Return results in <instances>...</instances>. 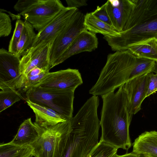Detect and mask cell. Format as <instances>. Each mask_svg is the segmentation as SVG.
<instances>
[{
	"mask_svg": "<svg viewBox=\"0 0 157 157\" xmlns=\"http://www.w3.org/2000/svg\"><path fill=\"white\" fill-rule=\"evenodd\" d=\"M12 29L11 20L9 15L3 12H0V37L9 36Z\"/></svg>",
	"mask_w": 157,
	"mask_h": 157,
	"instance_id": "484cf974",
	"label": "cell"
},
{
	"mask_svg": "<svg viewBox=\"0 0 157 157\" xmlns=\"http://www.w3.org/2000/svg\"><path fill=\"white\" fill-rule=\"evenodd\" d=\"M127 30L117 36H104L112 50L128 49L149 38H157V0H134Z\"/></svg>",
	"mask_w": 157,
	"mask_h": 157,
	"instance_id": "277c9868",
	"label": "cell"
},
{
	"mask_svg": "<svg viewBox=\"0 0 157 157\" xmlns=\"http://www.w3.org/2000/svg\"><path fill=\"white\" fill-rule=\"evenodd\" d=\"M24 25V21L21 19L17 20L16 22L15 28L13 35L10 42L8 51L16 54L18 44L20 40Z\"/></svg>",
	"mask_w": 157,
	"mask_h": 157,
	"instance_id": "d4e9b609",
	"label": "cell"
},
{
	"mask_svg": "<svg viewBox=\"0 0 157 157\" xmlns=\"http://www.w3.org/2000/svg\"></svg>",
	"mask_w": 157,
	"mask_h": 157,
	"instance_id": "d590c367",
	"label": "cell"
},
{
	"mask_svg": "<svg viewBox=\"0 0 157 157\" xmlns=\"http://www.w3.org/2000/svg\"><path fill=\"white\" fill-rule=\"evenodd\" d=\"M139 157H153L152 155L147 154H143L139 155Z\"/></svg>",
	"mask_w": 157,
	"mask_h": 157,
	"instance_id": "d6a6232c",
	"label": "cell"
},
{
	"mask_svg": "<svg viewBox=\"0 0 157 157\" xmlns=\"http://www.w3.org/2000/svg\"><path fill=\"white\" fill-rule=\"evenodd\" d=\"M132 152L138 155L147 154L157 156V131H145L136 139Z\"/></svg>",
	"mask_w": 157,
	"mask_h": 157,
	"instance_id": "e0dca14e",
	"label": "cell"
},
{
	"mask_svg": "<svg viewBox=\"0 0 157 157\" xmlns=\"http://www.w3.org/2000/svg\"><path fill=\"white\" fill-rule=\"evenodd\" d=\"M99 101L89 98L70 120L71 129L61 157H86L98 143Z\"/></svg>",
	"mask_w": 157,
	"mask_h": 157,
	"instance_id": "3957f363",
	"label": "cell"
},
{
	"mask_svg": "<svg viewBox=\"0 0 157 157\" xmlns=\"http://www.w3.org/2000/svg\"><path fill=\"white\" fill-rule=\"evenodd\" d=\"M128 49L136 57L157 61V38L152 37L134 44Z\"/></svg>",
	"mask_w": 157,
	"mask_h": 157,
	"instance_id": "ffe728a7",
	"label": "cell"
},
{
	"mask_svg": "<svg viewBox=\"0 0 157 157\" xmlns=\"http://www.w3.org/2000/svg\"><path fill=\"white\" fill-rule=\"evenodd\" d=\"M67 7L78 8L87 5L86 0H66Z\"/></svg>",
	"mask_w": 157,
	"mask_h": 157,
	"instance_id": "f546056e",
	"label": "cell"
},
{
	"mask_svg": "<svg viewBox=\"0 0 157 157\" xmlns=\"http://www.w3.org/2000/svg\"><path fill=\"white\" fill-rule=\"evenodd\" d=\"M85 15L78 10L73 15L67 25L55 38L50 52L51 68L57 65L59 59L76 37L86 29Z\"/></svg>",
	"mask_w": 157,
	"mask_h": 157,
	"instance_id": "ba28073f",
	"label": "cell"
},
{
	"mask_svg": "<svg viewBox=\"0 0 157 157\" xmlns=\"http://www.w3.org/2000/svg\"><path fill=\"white\" fill-rule=\"evenodd\" d=\"M116 157H139V155L132 152L126 153L122 155H117Z\"/></svg>",
	"mask_w": 157,
	"mask_h": 157,
	"instance_id": "1f68e13d",
	"label": "cell"
},
{
	"mask_svg": "<svg viewBox=\"0 0 157 157\" xmlns=\"http://www.w3.org/2000/svg\"><path fill=\"white\" fill-rule=\"evenodd\" d=\"M55 38L43 41L35 47L30 48L24 53L20 59V71L22 74L25 76L35 68L49 71L51 68L50 52Z\"/></svg>",
	"mask_w": 157,
	"mask_h": 157,
	"instance_id": "8fae6325",
	"label": "cell"
},
{
	"mask_svg": "<svg viewBox=\"0 0 157 157\" xmlns=\"http://www.w3.org/2000/svg\"><path fill=\"white\" fill-rule=\"evenodd\" d=\"M105 4L113 27L120 33L126 31L134 6V0H109Z\"/></svg>",
	"mask_w": 157,
	"mask_h": 157,
	"instance_id": "7c38bea8",
	"label": "cell"
},
{
	"mask_svg": "<svg viewBox=\"0 0 157 157\" xmlns=\"http://www.w3.org/2000/svg\"><path fill=\"white\" fill-rule=\"evenodd\" d=\"M153 157H157V156H152Z\"/></svg>",
	"mask_w": 157,
	"mask_h": 157,
	"instance_id": "e575fe53",
	"label": "cell"
},
{
	"mask_svg": "<svg viewBox=\"0 0 157 157\" xmlns=\"http://www.w3.org/2000/svg\"><path fill=\"white\" fill-rule=\"evenodd\" d=\"M65 7L59 0H23L19 14L38 32Z\"/></svg>",
	"mask_w": 157,
	"mask_h": 157,
	"instance_id": "52a82bcc",
	"label": "cell"
},
{
	"mask_svg": "<svg viewBox=\"0 0 157 157\" xmlns=\"http://www.w3.org/2000/svg\"><path fill=\"white\" fill-rule=\"evenodd\" d=\"M70 120L47 128L41 127L35 122L40 134L30 145L33 148L34 157H61L70 131Z\"/></svg>",
	"mask_w": 157,
	"mask_h": 157,
	"instance_id": "5b68a950",
	"label": "cell"
},
{
	"mask_svg": "<svg viewBox=\"0 0 157 157\" xmlns=\"http://www.w3.org/2000/svg\"><path fill=\"white\" fill-rule=\"evenodd\" d=\"M26 101L35 114V122L41 127L47 128L68 120L50 108L32 102L27 99Z\"/></svg>",
	"mask_w": 157,
	"mask_h": 157,
	"instance_id": "2e32d148",
	"label": "cell"
},
{
	"mask_svg": "<svg viewBox=\"0 0 157 157\" xmlns=\"http://www.w3.org/2000/svg\"><path fill=\"white\" fill-rule=\"evenodd\" d=\"M49 71H44L40 74L31 76H25L24 83L22 89L26 92L35 84L40 82Z\"/></svg>",
	"mask_w": 157,
	"mask_h": 157,
	"instance_id": "4316f807",
	"label": "cell"
},
{
	"mask_svg": "<svg viewBox=\"0 0 157 157\" xmlns=\"http://www.w3.org/2000/svg\"><path fill=\"white\" fill-rule=\"evenodd\" d=\"M118 149L112 145L100 141L86 157H116Z\"/></svg>",
	"mask_w": 157,
	"mask_h": 157,
	"instance_id": "cb8c5ba5",
	"label": "cell"
},
{
	"mask_svg": "<svg viewBox=\"0 0 157 157\" xmlns=\"http://www.w3.org/2000/svg\"><path fill=\"white\" fill-rule=\"evenodd\" d=\"M20 57L3 48L0 49V89H22L25 77L20 71Z\"/></svg>",
	"mask_w": 157,
	"mask_h": 157,
	"instance_id": "9c48e42d",
	"label": "cell"
},
{
	"mask_svg": "<svg viewBox=\"0 0 157 157\" xmlns=\"http://www.w3.org/2000/svg\"><path fill=\"white\" fill-rule=\"evenodd\" d=\"M101 96L103 106L100 121V141L127 151L132 146L129 128L132 118L123 85L116 92H111Z\"/></svg>",
	"mask_w": 157,
	"mask_h": 157,
	"instance_id": "7a4b0ae2",
	"label": "cell"
},
{
	"mask_svg": "<svg viewBox=\"0 0 157 157\" xmlns=\"http://www.w3.org/2000/svg\"><path fill=\"white\" fill-rule=\"evenodd\" d=\"M157 91V74L151 72L147 74L146 98Z\"/></svg>",
	"mask_w": 157,
	"mask_h": 157,
	"instance_id": "f1b7e54d",
	"label": "cell"
},
{
	"mask_svg": "<svg viewBox=\"0 0 157 157\" xmlns=\"http://www.w3.org/2000/svg\"><path fill=\"white\" fill-rule=\"evenodd\" d=\"M32 147L29 145H18L11 143L0 144V157H33Z\"/></svg>",
	"mask_w": 157,
	"mask_h": 157,
	"instance_id": "44dd1931",
	"label": "cell"
},
{
	"mask_svg": "<svg viewBox=\"0 0 157 157\" xmlns=\"http://www.w3.org/2000/svg\"><path fill=\"white\" fill-rule=\"evenodd\" d=\"M36 35L33 25L25 20L21 37L17 46L16 53L17 56L20 58L26 51L32 47Z\"/></svg>",
	"mask_w": 157,
	"mask_h": 157,
	"instance_id": "7402d4cb",
	"label": "cell"
},
{
	"mask_svg": "<svg viewBox=\"0 0 157 157\" xmlns=\"http://www.w3.org/2000/svg\"><path fill=\"white\" fill-rule=\"evenodd\" d=\"M78 8L65 7L46 26L36 34L31 48L55 38L66 28Z\"/></svg>",
	"mask_w": 157,
	"mask_h": 157,
	"instance_id": "4fadbf2b",
	"label": "cell"
},
{
	"mask_svg": "<svg viewBox=\"0 0 157 157\" xmlns=\"http://www.w3.org/2000/svg\"><path fill=\"white\" fill-rule=\"evenodd\" d=\"M82 83L81 74L78 70L68 68L55 72H49L40 82L33 87L75 92V89Z\"/></svg>",
	"mask_w": 157,
	"mask_h": 157,
	"instance_id": "30bf717a",
	"label": "cell"
},
{
	"mask_svg": "<svg viewBox=\"0 0 157 157\" xmlns=\"http://www.w3.org/2000/svg\"><path fill=\"white\" fill-rule=\"evenodd\" d=\"M153 72H155V74H157V61L155 62V63Z\"/></svg>",
	"mask_w": 157,
	"mask_h": 157,
	"instance_id": "836d02e7",
	"label": "cell"
},
{
	"mask_svg": "<svg viewBox=\"0 0 157 157\" xmlns=\"http://www.w3.org/2000/svg\"><path fill=\"white\" fill-rule=\"evenodd\" d=\"M37 124L33 123L31 118L25 120L21 124L17 133L11 143L18 145H29L34 142L40 136Z\"/></svg>",
	"mask_w": 157,
	"mask_h": 157,
	"instance_id": "ac0fdd59",
	"label": "cell"
},
{
	"mask_svg": "<svg viewBox=\"0 0 157 157\" xmlns=\"http://www.w3.org/2000/svg\"><path fill=\"white\" fill-rule=\"evenodd\" d=\"M96 34L86 29L82 31L60 56L57 63V65L74 55L95 50L98 45Z\"/></svg>",
	"mask_w": 157,
	"mask_h": 157,
	"instance_id": "9a60e30c",
	"label": "cell"
},
{
	"mask_svg": "<svg viewBox=\"0 0 157 157\" xmlns=\"http://www.w3.org/2000/svg\"><path fill=\"white\" fill-rule=\"evenodd\" d=\"M84 25L89 31L94 33H99L109 37L117 36L120 33L111 26L99 20L91 12L85 15Z\"/></svg>",
	"mask_w": 157,
	"mask_h": 157,
	"instance_id": "d6986e66",
	"label": "cell"
},
{
	"mask_svg": "<svg viewBox=\"0 0 157 157\" xmlns=\"http://www.w3.org/2000/svg\"><path fill=\"white\" fill-rule=\"evenodd\" d=\"M45 71L38 68H35L31 70L25 76H31L38 75Z\"/></svg>",
	"mask_w": 157,
	"mask_h": 157,
	"instance_id": "4dcf8cb0",
	"label": "cell"
},
{
	"mask_svg": "<svg viewBox=\"0 0 157 157\" xmlns=\"http://www.w3.org/2000/svg\"><path fill=\"white\" fill-rule=\"evenodd\" d=\"M147 74L135 78L123 85L127 98L130 117L137 113L146 98Z\"/></svg>",
	"mask_w": 157,
	"mask_h": 157,
	"instance_id": "5bb4252c",
	"label": "cell"
},
{
	"mask_svg": "<svg viewBox=\"0 0 157 157\" xmlns=\"http://www.w3.org/2000/svg\"><path fill=\"white\" fill-rule=\"evenodd\" d=\"M24 98L16 89L5 88L0 89V113Z\"/></svg>",
	"mask_w": 157,
	"mask_h": 157,
	"instance_id": "603a6c76",
	"label": "cell"
},
{
	"mask_svg": "<svg viewBox=\"0 0 157 157\" xmlns=\"http://www.w3.org/2000/svg\"><path fill=\"white\" fill-rule=\"evenodd\" d=\"M155 64L154 60L136 57L128 49L109 54L89 93L102 96L114 92L128 81L153 72Z\"/></svg>",
	"mask_w": 157,
	"mask_h": 157,
	"instance_id": "6da1fadb",
	"label": "cell"
},
{
	"mask_svg": "<svg viewBox=\"0 0 157 157\" xmlns=\"http://www.w3.org/2000/svg\"><path fill=\"white\" fill-rule=\"evenodd\" d=\"M26 92V99L50 108L62 115L68 120L73 117L74 91L46 89L33 87Z\"/></svg>",
	"mask_w": 157,
	"mask_h": 157,
	"instance_id": "8992f818",
	"label": "cell"
},
{
	"mask_svg": "<svg viewBox=\"0 0 157 157\" xmlns=\"http://www.w3.org/2000/svg\"><path fill=\"white\" fill-rule=\"evenodd\" d=\"M91 13L99 20L112 27V23L107 12L105 3L101 6H98L96 9Z\"/></svg>",
	"mask_w": 157,
	"mask_h": 157,
	"instance_id": "83f0119b",
	"label": "cell"
}]
</instances>
